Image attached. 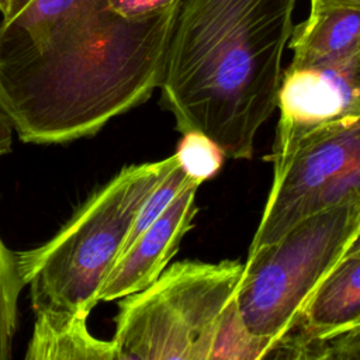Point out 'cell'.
I'll list each match as a JSON object with an SVG mask.
<instances>
[{
  "mask_svg": "<svg viewBox=\"0 0 360 360\" xmlns=\"http://www.w3.org/2000/svg\"><path fill=\"white\" fill-rule=\"evenodd\" d=\"M198 187L197 183L184 187L115 260L100 287L98 301H112L136 292L162 274L193 226Z\"/></svg>",
  "mask_w": 360,
  "mask_h": 360,
  "instance_id": "8",
  "label": "cell"
},
{
  "mask_svg": "<svg viewBox=\"0 0 360 360\" xmlns=\"http://www.w3.org/2000/svg\"><path fill=\"white\" fill-rule=\"evenodd\" d=\"M13 125L0 110V156L11 152L13 145Z\"/></svg>",
  "mask_w": 360,
  "mask_h": 360,
  "instance_id": "19",
  "label": "cell"
},
{
  "mask_svg": "<svg viewBox=\"0 0 360 360\" xmlns=\"http://www.w3.org/2000/svg\"><path fill=\"white\" fill-rule=\"evenodd\" d=\"M357 249H360V229L356 232L354 238H353L352 242L349 243V246H347L345 255H349V253H352V252H354V250H357ZM345 255H343V256H345Z\"/></svg>",
  "mask_w": 360,
  "mask_h": 360,
  "instance_id": "22",
  "label": "cell"
},
{
  "mask_svg": "<svg viewBox=\"0 0 360 360\" xmlns=\"http://www.w3.org/2000/svg\"><path fill=\"white\" fill-rule=\"evenodd\" d=\"M360 229V202L305 217L280 238L248 253L236 292L250 333L278 345L295 329L312 291Z\"/></svg>",
  "mask_w": 360,
  "mask_h": 360,
  "instance_id": "5",
  "label": "cell"
},
{
  "mask_svg": "<svg viewBox=\"0 0 360 360\" xmlns=\"http://www.w3.org/2000/svg\"><path fill=\"white\" fill-rule=\"evenodd\" d=\"M22 287L15 252H11L0 238V360L11 356L17 329V301Z\"/></svg>",
  "mask_w": 360,
  "mask_h": 360,
  "instance_id": "13",
  "label": "cell"
},
{
  "mask_svg": "<svg viewBox=\"0 0 360 360\" xmlns=\"http://www.w3.org/2000/svg\"><path fill=\"white\" fill-rule=\"evenodd\" d=\"M360 44V11L335 7L309 11L294 27L288 41L292 51L290 66H332L352 63Z\"/></svg>",
  "mask_w": 360,
  "mask_h": 360,
  "instance_id": "10",
  "label": "cell"
},
{
  "mask_svg": "<svg viewBox=\"0 0 360 360\" xmlns=\"http://www.w3.org/2000/svg\"><path fill=\"white\" fill-rule=\"evenodd\" d=\"M350 75H352V82L356 90V97H357V110L360 114V44L359 48L354 53V58L352 60V66H350Z\"/></svg>",
  "mask_w": 360,
  "mask_h": 360,
  "instance_id": "20",
  "label": "cell"
},
{
  "mask_svg": "<svg viewBox=\"0 0 360 360\" xmlns=\"http://www.w3.org/2000/svg\"><path fill=\"white\" fill-rule=\"evenodd\" d=\"M176 163L177 156L172 155L122 167L48 242L15 252L34 311L90 315L141 205Z\"/></svg>",
  "mask_w": 360,
  "mask_h": 360,
  "instance_id": "3",
  "label": "cell"
},
{
  "mask_svg": "<svg viewBox=\"0 0 360 360\" xmlns=\"http://www.w3.org/2000/svg\"><path fill=\"white\" fill-rule=\"evenodd\" d=\"M352 63L332 66H290L283 70L277 107L280 118L271 153L274 162L287 155L304 136L339 118L359 114Z\"/></svg>",
  "mask_w": 360,
  "mask_h": 360,
  "instance_id": "7",
  "label": "cell"
},
{
  "mask_svg": "<svg viewBox=\"0 0 360 360\" xmlns=\"http://www.w3.org/2000/svg\"><path fill=\"white\" fill-rule=\"evenodd\" d=\"M181 0L128 18L105 7L0 60V110L28 143L97 134L159 89Z\"/></svg>",
  "mask_w": 360,
  "mask_h": 360,
  "instance_id": "1",
  "label": "cell"
},
{
  "mask_svg": "<svg viewBox=\"0 0 360 360\" xmlns=\"http://www.w3.org/2000/svg\"><path fill=\"white\" fill-rule=\"evenodd\" d=\"M243 264L176 262L148 287L122 297L111 339L115 360H210Z\"/></svg>",
  "mask_w": 360,
  "mask_h": 360,
  "instance_id": "4",
  "label": "cell"
},
{
  "mask_svg": "<svg viewBox=\"0 0 360 360\" xmlns=\"http://www.w3.org/2000/svg\"><path fill=\"white\" fill-rule=\"evenodd\" d=\"M174 1L176 0H108V7L122 17L135 18L156 13Z\"/></svg>",
  "mask_w": 360,
  "mask_h": 360,
  "instance_id": "17",
  "label": "cell"
},
{
  "mask_svg": "<svg viewBox=\"0 0 360 360\" xmlns=\"http://www.w3.org/2000/svg\"><path fill=\"white\" fill-rule=\"evenodd\" d=\"M360 329V249L342 256L305 302L295 329L278 345L271 359H295L316 340Z\"/></svg>",
  "mask_w": 360,
  "mask_h": 360,
  "instance_id": "9",
  "label": "cell"
},
{
  "mask_svg": "<svg viewBox=\"0 0 360 360\" xmlns=\"http://www.w3.org/2000/svg\"><path fill=\"white\" fill-rule=\"evenodd\" d=\"M108 7V0H31L0 21V60L37 46L59 30Z\"/></svg>",
  "mask_w": 360,
  "mask_h": 360,
  "instance_id": "12",
  "label": "cell"
},
{
  "mask_svg": "<svg viewBox=\"0 0 360 360\" xmlns=\"http://www.w3.org/2000/svg\"><path fill=\"white\" fill-rule=\"evenodd\" d=\"M179 165L197 184L212 179L222 167L225 153L208 136L197 131L184 132L174 153Z\"/></svg>",
  "mask_w": 360,
  "mask_h": 360,
  "instance_id": "15",
  "label": "cell"
},
{
  "mask_svg": "<svg viewBox=\"0 0 360 360\" xmlns=\"http://www.w3.org/2000/svg\"><path fill=\"white\" fill-rule=\"evenodd\" d=\"M271 163L270 193L249 252L271 243L308 215L360 202V114L312 131Z\"/></svg>",
  "mask_w": 360,
  "mask_h": 360,
  "instance_id": "6",
  "label": "cell"
},
{
  "mask_svg": "<svg viewBox=\"0 0 360 360\" xmlns=\"http://www.w3.org/2000/svg\"><path fill=\"white\" fill-rule=\"evenodd\" d=\"M295 359L360 360V329L304 345Z\"/></svg>",
  "mask_w": 360,
  "mask_h": 360,
  "instance_id": "16",
  "label": "cell"
},
{
  "mask_svg": "<svg viewBox=\"0 0 360 360\" xmlns=\"http://www.w3.org/2000/svg\"><path fill=\"white\" fill-rule=\"evenodd\" d=\"M27 360H115L112 340L94 338L87 316L68 311H35Z\"/></svg>",
  "mask_w": 360,
  "mask_h": 360,
  "instance_id": "11",
  "label": "cell"
},
{
  "mask_svg": "<svg viewBox=\"0 0 360 360\" xmlns=\"http://www.w3.org/2000/svg\"><path fill=\"white\" fill-rule=\"evenodd\" d=\"M297 1H180L159 84L179 132L204 134L228 158L253 156L277 107Z\"/></svg>",
  "mask_w": 360,
  "mask_h": 360,
  "instance_id": "2",
  "label": "cell"
},
{
  "mask_svg": "<svg viewBox=\"0 0 360 360\" xmlns=\"http://www.w3.org/2000/svg\"><path fill=\"white\" fill-rule=\"evenodd\" d=\"M312 13L323 11L335 7H346L360 11V0H309Z\"/></svg>",
  "mask_w": 360,
  "mask_h": 360,
  "instance_id": "18",
  "label": "cell"
},
{
  "mask_svg": "<svg viewBox=\"0 0 360 360\" xmlns=\"http://www.w3.org/2000/svg\"><path fill=\"white\" fill-rule=\"evenodd\" d=\"M31 0H11L10 3V8H8V13L6 14V17H3V20H8V18H13L15 14H18Z\"/></svg>",
  "mask_w": 360,
  "mask_h": 360,
  "instance_id": "21",
  "label": "cell"
},
{
  "mask_svg": "<svg viewBox=\"0 0 360 360\" xmlns=\"http://www.w3.org/2000/svg\"><path fill=\"white\" fill-rule=\"evenodd\" d=\"M191 183H195V181L187 176V173L179 165V159H177V163L165 174V177L156 184V187L152 190V193L146 197V200L141 205L134 219V224L128 232V236L125 238V242L121 248L118 257L134 243V240L155 219L159 218V215L169 207V204L174 200V197Z\"/></svg>",
  "mask_w": 360,
  "mask_h": 360,
  "instance_id": "14",
  "label": "cell"
},
{
  "mask_svg": "<svg viewBox=\"0 0 360 360\" xmlns=\"http://www.w3.org/2000/svg\"><path fill=\"white\" fill-rule=\"evenodd\" d=\"M10 3H11V0H0V13L3 17H6V14L8 13Z\"/></svg>",
  "mask_w": 360,
  "mask_h": 360,
  "instance_id": "23",
  "label": "cell"
}]
</instances>
